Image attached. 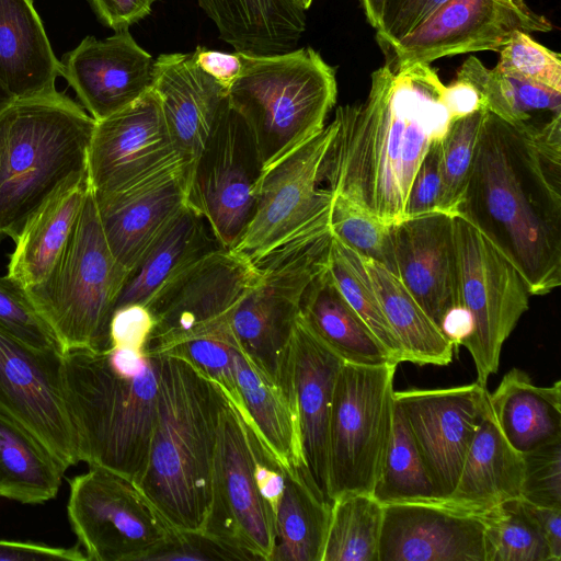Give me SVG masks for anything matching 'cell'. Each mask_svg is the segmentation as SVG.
I'll return each mask as SVG.
<instances>
[{"mask_svg": "<svg viewBox=\"0 0 561 561\" xmlns=\"http://www.w3.org/2000/svg\"><path fill=\"white\" fill-rule=\"evenodd\" d=\"M523 500V499H522ZM524 501V500H523ZM537 519L549 545L552 561L561 560V508L537 506L524 501Z\"/></svg>", "mask_w": 561, "mask_h": 561, "instance_id": "obj_56", "label": "cell"}, {"mask_svg": "<svg viewBox=\"0 0 561 561\" xmlns=\"http://www.w3.org/2000/svg\"><path fill=\"white\" fill-rule=\"evenodd\" d=\"M0 328L32 347L61 353L55 334L25 289L8 275L0 276Z\"/></svg>", "mask_w": 561, "mask_h": 561, "instance_id": "obj_46", "label": "cell"}, {"mask_svg": "<svg viewBox=\"0 0 561 561\" xmlns=\"http://www.w3.org/2000/svg\"><path fill=\"white\" fill-rule=\"evenodd\" d=\"M516 267L530 295L561 284V117L513 125L485 111L456 213Z\"/></svg>", "mask_w": 561, "mask_h": 561, "instance_id": "obj_1", "label": "cell"}, {"mask_svg": "<svg viewBox=\"0 0 561 561\" xmlns=\"http://www.w3.org/2000/svg\"><path fill=\"white\" fill-rule=\"evenodd\" d=\"M128 275L110 250L90 186L54 268L42 283L24 289L61 353L102 350L108 346L110 321Z\"/></svg>", "mask_w": 561, "mask_h": 561, "instance_id": "obj_7", "label": "cell"}, {"mask_svg": "<svg viewBox=\"0 0 561 561\" xmlns=\"http://www.w3.org/2000/svg\"><path fill=\"white\" fill-rule=\"evenodd\" d=\"M371 494L382 505L437 501L408 422L396 403L389 442Z\"/></svg>", "mask_w": 561, "mask_h": 561, "instance_id": "obj_39", "label": "cell"}, {"mask_svg": "<svg viewBox=\"0 0 561 561\" xmlns=\"http://www.w3.org/2000/svg\"><path fill=\"white\" fill-rule=\"evenodd\" d=\"M14 101L15 99L0 84V114Z\"/></svg>", "mask_w": 561, "mask_h": 561, "instance_id": "obj_59", "label": "cell"}, {"mask_svg": "<svg viewBox=\"0 0 561 561\" xmlns=\"http://www.w3.org/2000/svg\"><path fill=\"white\" fill-rule=\"evenodd\" d=\"M260 270L234 249H218L188 267L147 307L153 328L146 344L149 355L161 354L190 337L230 325Z\"/></svg>", "mask_w": 561, "mask_h": 561, "instance_id": "obj_15", "label": "cell"}, {"mask_svg": "<svg viewBox=\"0 0 561 561\" xmlns=\"http://www.w3.org/2000/svg\"><path fill=\"white\" fill-rule=\"evenodd\" d=\"M443 102L453 122L483 108L479 91L471 83L459 78L449 85H445Z\"/></svg>", "mask_w": 561, "mask_h": 561, "instance_id": "obj_55", "label": "cell"}, {"mask_svg": "<svg viewBox=\"0 0 561 561\" xmlns=\"http://www.w3.org/2000/svg\"><path fill=\"white\" fill-rule=\"evenodd\" d=\"M152 328L153 318L148 307L139 304L118 307L110 321L108 346L146 352Z\"/></svg>", "mask_w": 561, "mask_h": 561, "instance_id": "obj_51", "label": "cell"}, {"mask_svg": "<svg viewBox=\"0 0 561 561\" xmlns=\"http://www.w3.org/2000/svg\"><path fill=\"white\" fill-rule=\"evenodd\" d=\"M479 382L393 392L433 482L437 501L455 489L466 455L488 409Z\"/></svg>", "mask_w": 561, "mask_h": 561, "instance_id": "obj_18", "label": "cell"}, {"mask_svg": "<svg viewBox=\"0 0 561 561\" xmlns=\"http://www.w3.org/2000/svg\"><path fill=\"white\" fill-rule=\"evenodd\" d=\"M219 37L234 51L280 54L297 48L306 11L286 0H197Z\"/></svg>", "mask_w": 561, "mask_h": 561, "instance_id": "obj_30", "label": "cell"}, {"mask_svg": "<svg viewBox=\"0 0 561 561\" xmlns=\"http://www.w3.org/2000/svg\"><path fill=\"white\" fill-rule=\"evenodd\" d=\"M523 455L500 432L490 410L480 424L466 455L454 491L440 502L471 513L520 497Z\"/></svg>", "mask_w": 561, "mask_h": 561, "instance_id": "obj_28", "label": "cell"}, {"mask_svg": "<svg viewBox=\"0 0 561 561\" xmlns=\"http://www.w3.org/2000/svg\"><path fill=\"white\" fill-rule=\"evenodd\" d=\"M61 357L0 328V415L30 433L66 471L80 459L64 394Z\"/></svg>", "mask_w": 561, "mask_h": 561, "instance_id": "obj_16", "label": "cell"}, {"mask_svg": "<svg viewBox=\"0 0 561 561\" xmlns=\"http://www.w3.org/2000/svg\"><path fill=\"white\" fill-rule=\"evenodd\" d=\"M387 0H359L364 14L369 24L376 28L380 22Z\"/></svg>", "mask_w": 561, "mask_h": 561, "instance_id": "obj_58", "label": "cell"}, {"mask_svg": "<svg viewBox=\"0 0 561 561\" xmlns=\"http://www.w3.org/2000/svg\"><path fill=\"white\" fill-rule=\"evenodd\" d=\"M492 416L507 443L522 455L561 438V381L535 385L519 368L507 371L488 393Z\"/></svg>", "mask_w": 561, "mask_h": 561, "instance_id": "obj_31", "label": "cell"}, {"mask_svg": "<svg viewBox=\"0 0 561 561\" xmlns=\"http://www.w3.org/2000/svg\"><path fill=\"white\" fill-rule=\"evenodd\" d=\"M286 1H288V2H290V3H293V4H295V5H297V7H299V8H301L300 0H286ZM301 9H302V8H301Z\"/></svg>", "mask_w": 561, "mask_h": 561, "instance_id": "obj_62", "label": "cell"}, {"mask_svg": "<svg viewBox=\"0 0 561 561\" xmlns=\"http://www.w3.org/2000/svg\"><path fill=\"white\" fill-rule=\"evenodd\" d=\"M60 62L61 77L95 122L125 108L153 84L154 59L128 30L103 39L87 36Z\"/></svg>", "mask_w": 561, "mask_h": 561, "instance_id": "obj_22", "label": "cell"}, {"mask_svg": "<svg viewBox=\"0 0 561 561\" xmlns=\"http://www.w3.org/2000/svg\"><path fill=\"white\" fill-rule=\"evenodd\" d=\"M67 514L89 561H146L173 531L134 481L95 466L69 480Z\"/></svg>", "mask_w": 561, "mask_h": 561, "instance_id": "obj_11", "label": "cell"}, {"mask_svg": "<svg viewBox=\"0 0 561 561\" xmlns=\"http://www.w3.org/2000/svg\"><path fill=\"white\" fill-rule=\"evenodd\" d=\"M61 62L33 0H0V84L15 99L56 90Z\"/></svg>", "mask_w": 561, "mask_h": 561, "instance_id": "obj_26", "label": "cell"}, {"mask_svg": "<svg viewBox=\"0 0 561 561\" xmlns=\"http://www.w3.org/2000/svg\"><path fill=\"white\" fill-rule=\"evenodd\" d=\"M383 505L371 493H347L331 503L321 561H378Z\"/></svg>", "mask_w": 561, "mask_h": 561, "instance_id": "obj_38", "label": "cell"}, {"mask_svg": "<svg viewBox=\"0 0 561 561\" xmlns=\"http://www.w3.org/2000/svg\"><path fill=\"white\" fill-rule=\"evenodd\" d=\"M459 305L473 319L465 340L477 382L486 386L500 365L502 347L528 310L530 293L512 262L472 224L454 214Z\"/></svg>", "mask_w": 561, "mask_h": 561, "instance_id": "obj_12", "label": "cell"}, {"mask_svg": "<svg viewBox=\"0 0 561 561\" xmlns=\"http://www.w3.org/2000/svg\"><path fill=\"white\" fill-rule=\"evenodd\" d=\"M439 159L440 140L431 146L416 170L408 194L405 218L439 210Z\"/></svg>", "mask_w": 561, "mask_h": 561, "instance_id": "obj_50", "label": "cell"}, {"mask_svg": "<svg viewBox=\"0 0 561 561\" xmlns=\"http://www.w3.org/2000/svg\"><path fill=\"white\" fill-rule=\"evenodd\" d=\"M398 364L344 362L336 377L328 431V495L371 493L389 442Z\"/></svg>", "mask_w": 561, "mask_h": 561, "instance_id": "obj_9", "label": "cell"}, {"mask_svg": "<svg viewBox=\"0 0 561 561\" xmlns=\"http://www.w3.org/2000/svg\"><path fill=\"white\" fill-rule=\"evenodd\" d=\"M484 513L440 501L383 505L378 561H485Z\"/></svg>", "mask_w": 561, "mask_h": 561, "instance_id": "obj_21", "label": "cell"}, {"mask_svg": "<svg viewBox=\"0 0 561 561\" xmlns=\"http://www.w3.org/2000/svg\"><path fill=\"white\" fill-rule=\"evenodd\" d=\"M263 165L243 118L228 104L191 165L187 205L208 222L219 244L233 249L254 210Z\"/></svg>", "mask_w": 561, "mask_h": 561, "instance_id": "obj_14", "label": "cell"}, {"mask_svg": "<svg viewBox=\"0 0 561 561\" xmlns=\"http://www.w3.org/2000/svg\"><path fill=\"white\" fill-rule=\"evenodd\" d=\"M330 228L334 237L397 275L391 225L353 204L332 195Z\"/></svg>", "mask_w": 561, "mask_h": 561, "instance_id": "obj_43", "label": "cell"}, {"mask_svg": "<svg viewBox=\"0 0 561 561\" xmlns=\"http://www.w3.org/2000/svg\"><path fill=\"white\" fill-rule=\"evenodd\" d=\"M5 129H7V113H5V111H3L0 114V158H1L2 148H3V144H4Z\"/></svg>", "mask_w": 561, "mask_h": 561, "instance_id": "obj_60", "label": "cell"}, {"mask_svg": "<svg viewBox=\"0 0 561 561\" xmlns=\"http://www.w3.org/2000/svg\"><path fill=\"white\" fill-rule=\"evenodd\" d=\"M331 515L329 503L302 466L284 467L270 561H321Z\"/></svg>", "mask_w": 561, "mask_h": 561, "instance_id": "obj_33", "label": "cell"}, {"mask_svg": "<svg viewBox=\"0 0 561 561\" xmlns=\"http://www.w3.org/2000/svg\"><path fill=\"white\" fill-rule=\"evenodd\" d=\"M84 561L87 557L79 546L53 547L31 541L0 540V561Z\"/></svg>", "mask_w": 561, "mask_h": 561, "instance_id": "obj_53", "label": "cell"}, {"mask_svg": "<svg viewBox=\"0 0 561 561\" xmlns=\"http://www.w3.org/2000/svg\"><path fill=\"white\" fill-rule=\"evenodd\" d=\"M152 89L176 152L192 165L228 104L227 89L196 66L192 53L159 55Z\"/></svg>", "mask_w": 561, "mask_h": 561, "instance_id": "obj_25", "label": "cell"}, {"mask_svg": "<svg viewBox=\"0 0 561 561\" xmlns=\"http://www.w3.org/2000/svg\"><path fill=\"white\" fill-rule=\"evenodd\" d=\"M89 187L87 169L67 180L28 217L10 255V278L23 288L46 279L67 244Z\"/></svg>", "mask_w": 561, "mask_h": 561, "instance_id": "obj_27", "label": "cell"}, {"mask_svg": "<svg viewBox=\"0 0 561 561\" xmlns=\"http://www.w3.org/2000/svg\"><path fill=\"white\" fill-rule=\"evenodd\" d=\"M362 257L382 312L402 348L404 362L420 366L449 365L454 344L407 286L382 264Z\"/></svg>", "mask_w": 561, "mask_h": 561, "instance_id": "obj_34", "label": "cell"}, {"mask_svg": "<svg viewBox=\"0 0 561 561\" xmlns=\"http://www.w3.org/2000/svg\"><path fill=\"white\" fill-rule=\"evenodd\" d=\"M484 108L451 122L440 140L438 209L454 215L465 191L485 115Z\"/></svg>", "mask_w": 561, "mask_h": 561, "instance_id": "obj_42", "label": "cell"}, {"mask_svg": "<svg viewBox=\"0 0 561 561\" xmlns=\"http://www.w3.org/2000/svg\"><path fill=\"white\" fill-rule=\"evenodd\" d=\"M300 317L343 362L376 366L394 363L336 287L328 265L306 288Z\"/></svg>", "mask_w": 561, "mask_h": 561, "instance_id": "obj_32", "label": "cell"}, {"mask_svg": "<svg viewBox=\"0 0 561 561\" xmlns=\"http://www.w3.org/2000/svg\"><path fill=\"white\" fill-rule=\"evenodd\" d=\"M234 364L243 404L238 409L250 419L284 467H305L298 419L288 397L257 371L238 348Z\"/></svg>", "mask_w": 561, "mask_h": 561, "instance_id": "obj_35", "label": "cell"}, {"mask_svg": "<svg viewBox=\"0 0 561 561\" xmlns=\"http://www.w3.org/2000/svg\"><path fill=\"white\" fill-rule=\"evenodd\" d=\"M183 560H253L249 554L233 548L202 530L173 529L169 539L146 561Z\"/></svg>", "mask_w": 561, "mask_h": 561, "instance_id": "obj_48", "label": "cell"}, {"mask_svg": "<svg viewBox=\"0 0 561 561\" xmlns=\"http://www.w3.org/2000/svg\"><path fill=\"white\" fill-rule=\"evenodd\" d=\"M520 499L545 507L561 508V438L523 454Z\"/></svg>", "mask_w": 561, "mask_h": 561, "instance_id": "obj_47", "label": "cell"}, {"mask_svg": "<svg viewBox=\"0 0 561 561\" xmlns=\"http://www.w3.org/2000/svg\"><path fill=\"white\" fill-rule=\"evenodd\" d=\"M160 355L156 412L136 483L176 530H203L225 391L182 357Z\"/></svg>", "mask_w": 561, "mask_h": 561, "instance_id": "obj_3", "label": "cell"}, {"mask_svg": "<svg viewBox=\"0 0 561 561\" xmlns=\"http://www.w3.org/2000/svg\"><path fill=\"white\" fill-rule=\"evenodd\" d=\"M439 328L457 348L472 333L473 319L465 306L456 305L445 312Z\"/></svg>", "mask_w": 561, "mask_h": 561, "instance_id": "obj_57", "label": "cell"}, {"mask_svg": "<svg viewBox=\"0 0 561 561\" xmlns=\"http://www.w3.org/2000/svg\"><path fill=\"white\" fill-rule=\"evenodd\" d=\"M62 388L80 461L138 483L152 432L160 355L127 347L62 353Z\"/></svg>", "mask_w": 561, "mask_h": 561, "instance_id": "obj_4", "label": "cell"}, {"mask_svg": "<svg viewBox=\"0 0 561 561\" xmlns=\"http://www.w3.org/2000/svg\"><path fill=\"white\" fill-rule=\"evenodd\" d=\"M343 359L297 318L289 358V399L296 412L305 468L328 495V431L334 386Z\"/></svg>", "mask_w": 561, "mask_h": 561, "instance_id": "obj_24", "label": "cell"}, {"mask_svg": "<svg viewBox=\"0 0 561 561\" xmlns=\"http://www.w3.org/2000/svg\"><path fill=\"white\" fill-rule=\"evenodd\" d=\"M397 276L439 327L459 305L454 215L436 210L391 225Z\"/></svg>", "mask_w": 561, "mask_h": 561, "instance_id": "obj_23", "label": "cell"}, {"mask_svg": "<svg viewBox=\"0 0 561 561\" xmlns=\"http://www.w3.org/2000/svg\"><path fill=\"white\" fill-rule=\"evenodd\" d=\"M221 248L206 219L186 205L129 273L115 309L147 307L194 263Z\"/></svg>", "mask_w": 561, "mask_h": 561, "instance_id": "obj_29", "label": "cell"}, {"mask_svg": "<svg viewBox=\"0 0 561 561\" xmlns=\"http://www.w3.org/2000/svg\"><path fill=\"white\" fill-rule=\"evenodd\" d=\"M313 0H300L301 8L307 11L312 4Z\"/></svg>", "mask_w": 561, "mask_h": 561, "instance_id": "obj_61", "label": "cell"}, {"mask_svg": "<svg viewBox=\"0 0 561 561\" xmlns=\"http://www.w3.org/2000/svg\"><path fill=\"white\" fill-rule=\"evenodd\" d=\"M236 351L230 325H226L182 341L161 354H172L191 363L216 382L237 408L242 409L236 374Z\"/></svg>", "mask_w": 561, "mask_h": 561, "instance_id": "obj_44", "label": "cell"}, {"mask_svg": "<svg viewBox=\"0 0 561 561\" xmlns=\"http://www.w3.org/2000/svg\"><path fill=\"white\" fill-rule=\"evenodd\" d=\"M496 70L561 92V56L518 31L499 51Z\"/></svg>", "mask_w": 561, "mask_h": 561, "instance_id": "obj_45", "label": "cell"}, {"mask_svg": "<svg viewBox=\"0 0 561 561\" xmlns=\"http://www.w3.org/2000/svg\"><path fill=\"white\" fill-rule=\"evenodd\" d=\"M484 524L485 561H552L545 535L520 497L485 512Z\"/></svg>", "mask_w": 561, "mask_h": 561, "instance_id": "obj_41", "label": "cell"}, {"mask_svg": "<svg viewBox=\"0 0 561 561\" xmlns=\"http://www.w3.org/2000/svg\"><path fill=\"white\" fill-rule=\"evenodd\" d=\"M202 531L253 560H271L275 512L259 488L247 422L227 394L213 462L210 505Z\"/></svg>", "mask_w": 561, "mask_h": 561, "instance_id": "obj_13", "label": "cell"}, {"mask_svg": "<svg viewBox=\"0 0 561 561\" xmlns=\"http://www.w3.org/2000/svg\"><path fill=\"white\" fill-rule=\"evenodd\" d=\"M64 473L37 439L0 415V496L42 504L57 495Z\"/></svg>", "mask_w": 561, "mask_h": 561, "instance_id": "obj_36", "label": "cell"}, {"mask_svg": "<svg viewBox=\"0 0 561 561\" xmlns=\"http://www.w3.org/2000/svg\"><path fill=\"white\" fill-rule=\"evenodd\" d=\"M98 20L114 32L147 18L157 0H87Z\"/></svg>", "mask_w": 561, "mask_h": 561, "instance_id": "obj_52", "label": "cell"}, {"mask_svg": "<svg viewBox=\"0 0 561 561\" xmlns=\"http://www.w3.org/2000/svg\"><path fill=\"white\" fill-rule=\"evenodd\" d=\"M0 158V236L19 237L28 217L67 180L87 171L95 121L57 90L7 110Z\"/></svg>", "mask_w": 561, "mask_h": 561, "instance_id": "obj_5", "label": "cell"}, {"mask_svg": "<svg viewBox=\"0 0 561 561\" xmlns=\"http://www.w3.org/2000/svg\"><path fill=\"white\" fill-rule=\"evenodd\" d=\"M449 0H387L376 30V39L389 50Z\"/></svg>", "mask_w": 561, "mask_h": 561, "instance_id": "obj_49", "label": "cell"}, {"mask_svg": "<svg viewBox=\"0 0 561 561\" xmlns=\"http://www.w3.org/2000/svg\"><path fill=\"white\" fill-rule=\"evenodd\" d=\"M190 171L178 160L123 188L92 190L110 250L129 273L187 205Z\"/></svg>", "mask_w": 561, "mask_h": 561, "instance_id": "obj_20", "label": "cell"}, {"mask_svg": "<svg viewBox=\"0 0 561 561\" xmlns=\"http://www.w3.org/2000/svg\"><path fill=\"white\" fill-rule=\"evenodd\" d=\"M192 56L196 66L227 91L242 70V60L238 51L226 53L197 46Z\"/></svg>", "mask_w": 561, "mask_h": 561, "instance_id": "obj_54", "label": "cell"}, {"mask_svg": "<svg viewBox=\"0 0 561 561\" xmlns=\"http://www.w3.org/2000/svg\"><path fill=\"white\" fill-rule=\"evenodd\" d=\"M178 160L183 159L151 88L125 108L95 122L88 152L89 184L94 192L116 191Z\"/></svg>", "mask_w": 561, "mask_h": 561, "instance_id": "obj_19", "label": "cell"}, {"mask_svg": "<svg viewBox=\"0 0 561 561\" xmlns=\"http://www.w3.org/2000/svg\"><path fill=\"white\" fill-rule=\"evenodd\" d=\"M239 54L242 70L228 102L250 129L264 171L324 128L336 103L335 69L311 47Z\"/></svg>", "mask_w": 561, "mask_h": 561, "instance_id": "obj_6", "label": "cell"}, {"mask_svg": "<svg viewBox=\"0 0 561 561\" xmlns=\"http://www.w3.org/2000/svg\"><path fill=\"white\" fill-rule=\"evenodd\" d=\"M331 237L277 250L259 263V280L245 293L230 318L239 352L287 396L294 328L302 295L329 261Z\"/></svg>", "mask_w": 561, "mask_h": 561, "instance_id": "obj_8", "label": "cell"}, {"mask_svg": "<svg viewBox=\"0 0 561 561\" xmlns=\"http://www.w3.org/2000/svg\"><path fill=\"white\" fill-rule=\"evenodd\" d=\"M525 0H449L388 54L393 70L467 53H499L515 32H550Z\"/></svg>", "mask_w": 561, "mask_h": 561, "instance_id": "obj_17", "label": "cell"}, {"mask_svg": "<svg viewBox=\"0 0 561 561\" xmlns=\"http://www.w3.org/2000/svg\"><path fill=\"white\" fill-rule=\"evenodd\" d=\"M328 270L345 300L380 342L391 360L398 365L404 362L402 348L382 312L362 255L333 234Z\"/></svg>", "mask_w": 561, "mask_h": 561, "instance_id": "obj_40", "label": "cell"}, {"mask_svg": "<svg viewBox=\"0 0 561 561\" xmlns=\"http://www.w3.org/2000/svg\"><path fill=\"white\" fill-rule=\"evenodd\" d=\"M456 78L471 83L482 98L483 108L518 125H542L561 116V92L486 68L470 56Z\"/></svg>", "mask_w": 561, "mask_h": 561, "instance_id": "obj_37", "label": "cell"}, {"mask_svg": "<svg viewBox=\"0 0 561 561\" xmlns=\"http://www.w3.org/2000/svg\"><path fill=\"white\" fill-rule=\"evenodd\" d=\"M444 88L427 64L375 70L366 100L335 111L320 184L387 225L404 219L416 170L453 122Z\"/></svg>", "mask_w": 561, "mask_h": 561, "instance_id": "obj_2", "label": "cell"}, {"mask_svg": "<svg viewBox=\"0 0 561 561\" xmlns=\"http://www.w3.org/2000/svg\"><path fill=\"white\" fill-rule=\"evenodd\" d=\"M333 121L263 171L252 217L236 248L254 264L290 243L330 229L332 194L320 170L334 134Z\"/></svg>", "mask_w": 561, "mask_h": 561, "instance_id": "obj_10", "label": "cell"}]
</instances>
